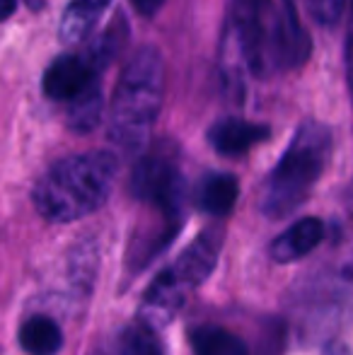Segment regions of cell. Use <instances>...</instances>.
Masks as SVG:
<instances>
[{
	"label": "cell",
	"mask_w": 353,
	"mask_h": 355,
	"mask_svg": "<svg viewBox=\"0 0 353 355\" xmlns=\"http://www.w3.org/2000/svg\"><path fill=\"white\" fill-rule=\"evenodd\" d=\"M119 177V157L89 150L53 162L34 184L32 201L49 223H76L104 206Z\"/></svg>",
	"instance_id": "6da1fadb"
},
{
	"label": "cell",
	"mask_w": 353,
	"mask_h": 355,
	"mask_svg": "<svg viewBox=\"0 0 353 355\" xmlns=\"http://www.w3.org/2000/svg\"><path fill=\"white\" fill-rule=\"evenodd\" d=\"M165 97V61L157 46L136 49L109 104V141L123 153H143Z\"/></svg>",
	"instance_id": "7a4b0ae2"
},
{
	"label": "cell",
	"mask_w": 353,
	"mask_h": 355,
	"mask_svg": "<svg viewBox=\"0 0 353 355\" xmlns=\"http://www.w3.org/2000/svg\"><path fill=\"white\" fill-rule=\"evenodd\" d=\"M334 138L329 126L317 119H307L293 133L278 164L268 174L259 208L266 218H286L307 201L315 184L325 174L332 157Z\"/></svg>",
	"instance_id": "3957f363"
},
{
	"label": "cell",
	"mask_w": 353,
	"mask_h": 355,
	"mask_svg": "<svg viewBox=\"0 0 353 355\" xmlns=\"http://www.w3.org/2000/svg\"><path fill=\"white\" fill-rule=\"evenodd\" d=\"M273 0H230L221 37V73L227 87L242 92L250 78H266Z\"/></svg>",
	"instance_id": "277c9868"
},
{
	"label": "cell",
	"mask_w": 353,
	"mask_h": 355,
	"mask_svg": "<svg viewBox=\"0 0 353 355\" xmlns=\"http://www.w3.org/2000/svg\"><path fill=\"white\" fill-rule=\"evenodd\" d=\"M223 237L218 230H206L198 234L191 244L182 252V257L170 268L160 273L148 288L143 297V317L148 319V327L167 324L177 314V309L187 302V297L203 285L213 273L218 261V254L223 247Z\"/></svg>",
	"instance_id": "5b68a950"
},
{
	"label": "cell",
	"mask_w": 353,
	"mask_h": 355,
	"mask_svg": "<svg viewBox=\"0 0 353 355\" xmlns=\"http://www.w3.org/2000/svg\"><path fill=\"white\" fill-rule=\"evenodd\" d=\"M131 193L141 203L157 208L162 220L179 225L184 218V174L175 148L157 145L141 155L131 172Z\"/></svg>",
	"instance_id": "8992f818"
},
{
	"label": "cell",
	"mask_w": 353,
	"mask_h": 355,
	"mask_svg": "<svg viewBox=\"0 0 353 355\" xmlns=\"http://www.w3.org/2000/svg\"><path fill=\"white\" fill-rule=\"evenodd\" d=\"M312 42L300 22L295 0H273L271 34H268V71L288 73L307 63Z\"/></svg>",
	"instance_id": "52a82bcc"
},
{
	"label": "cell",
	"mask_w": 353,
	"mask_h": 355,
	"mask_svg": "<svg viewBox=\"0 0 353 355\" xmlns=\"http://www.w3.org/2000/svg\"><path fill=\"white\" fill-rule=\"evenodd\" d=\"M271 128L266 123H255L247 119H218L211 128H208V143L223 157H240V155L250 153L255 145L268 141Z\"/></svg>",
	"instance_id": "ba28073f"
},
{
	"label": "cell",
	"mask_w": 353,
	"mask_h": 355,
	"mask_svg": "<svg viewBox=\"0 0 353 355\" xmlns=\"http://www.w3.org/2000/svg\"><path fill=\"white\" fill-rule=\"evenodd\" d=\"M325 239V223L320 218H300L281 232L268 247V257L276 263H291L307 257Z\"/></svg>",
	"instance_id": "9c48e42d"
},
{
	"label": "cell",
	"mask_w": 353,
	"mask_h": 355,
	"mask_svg": "<svg viewBox=\"0 0 353 355\" xmlns=\"http://www.w3.org/2000/svg\"><path fill=\"white\" fill-rule=\"evenodd\" d=\"M240 182L230 172H208L196 187V208L213 218H223L235 208Z\"/></svg>",
	"instance_id": "30bf717a"
},
{
	"label": "cell",
	"mask_w": 353,
	"mask_h": 355,
	"mask_svg": "<svg viewBox=\"0 0 353 355\" xmlns=\"http://www.w3.org/2000/svg\"><path fill=\"white\" fill-rule=\"evenodd\" d=\"M109 3L112 0H71L68 8L63 10L61 29H58L63 42L68 44L83 42L94 29V24L99 22L104 10L109 8Z\"/></svg>",
	"instance_id": "8fae6325"
},
{
	"label": "cell",
	"mask_w": 353,
	"mask_h": 355,
	"mask_svg": "<svg viewBox=\"0 0 353 355\" xmlns=\"http://www.w3.org/2000/svg\"><path fill=\"white\" fill-rule=\"evenodd\" d=\"M19 346L29 355H56L63 348V331L51 317L34 314L19 327Z\"/></svg>",
	"instance_id": "7c38bea8"
},
{
	"label": "cell",
	"mask_w": 353,
	"mask_h": 355,
	"mask_svg": "<svg viewBox=\"0 0 353 355\" xmlns=\"http://www.w3.org/2000/svg\"><path fill=\"white\" fill-rule=\"evenodd\" d=\"M193 355H250L247 343L230 329L218 324H203L191 331Z\"/></svg>",
	"instance_id": "4fadbf2b"
},
{
	"label": "cell",
	"mask_w": 353,
	"mask_h": 355,
	"mask_svg": "<svg viewBox=\"0 0 353 355\" xmlns=\"http://www.w3.org/2000/svg\"><path fill=\"white\" fill-rule=\"evenodd\" d=\"M66 116L68 126L76 133H89L92 128H97L99 119L104 114V102H102V87H92L85 94H80L78 99L66 104Z\"/></svg>",
	"instance_id": "5bb4252c"
},
{
	"label": "cell",
	"mask_w": 353,
	"mask_h": 355,
	"mask_svg": "<svg viewBox=\"0 0 353 355\" xmlns=\"http://www.w3.org/2000/svg\"><path fill=\"white\" fill-rule=\"evenodd\" d=\"M119 355H165V351L153 334V327L141 324V327H131L123 334Z\"/></svg>",
	"instance_id": "9a60e30c"
},
{
	"label": "cell",
	"mask_w": 353,
	"mask_h": 355,
	"mask_svg": "<svg viewBox=\"0 0 353 355\" xmlns=\"http://www.w3.org/2000/svg\"><path fill=\"white\" fill-rule=\"evenodd\" d=\"M310 17L322 27H334L344 17L346 0H302Z\"/></svg>",
	"instance_id": "2e32d148"
},
{
	"label": "cell",
	"mask_w": 353,
	"mask_h": 355,
	"mask_svg": "<svg viewBox=\"0 0 353 355\" xmlns=\"http://www.w3.org/2000/svg\"><path fill=\"white\" fill-rule=\"evenodd\" d=\"M349 8V32H346V85H349V97L353 107V0H346Z\"/></svg>",
	"instance_id": "e0dca14e"
},
{
	"label": "cell",
	"mask_w": 353,
	"mask_h": 355,
	"mask_svg": "<svg viewBox=\"0 0 353 355\" xmlns=\"http://www.w3.org/2000/svg\"><path fill=\"white\" fill-rule=\"evenodd\" d=\"M131 5L136 8L138 15L143 17H155L160 12V8L165 5V0H131Z\"/></svg>",
	"instance_id": "ac0fdd59"
},
{
	"label": "cell",
	"mask_w": 353,
	"mask_h": 355,
	"mask_svg": "<svg viewBox=\"0 0 353 355\" xmlns=\"http://www.w3.org/2000/svg\"><path fill=\"white\" fill-rule=\"evenodd\" d=\"M17 10V0H0V22L10 19Z\"/></svg>",
	"instance_id": "d6986e66"
},
{
	"label": "cell",
	"mask_w": 353,
	"mask_h": 355,
	"mask_svg": "<svg viewBox=\"0 0 353 355\" xmlns=\"http://www.w3.org/2000/svg\"><path fill=\"white\" fill-rule=\"evenodd\" d=\"M24 3L29 5V10H34V12H37V10H44V5H46L49 0H24Z\"/></svg>",
	"instance_id": "ffe728a7"
}]
</instances>
